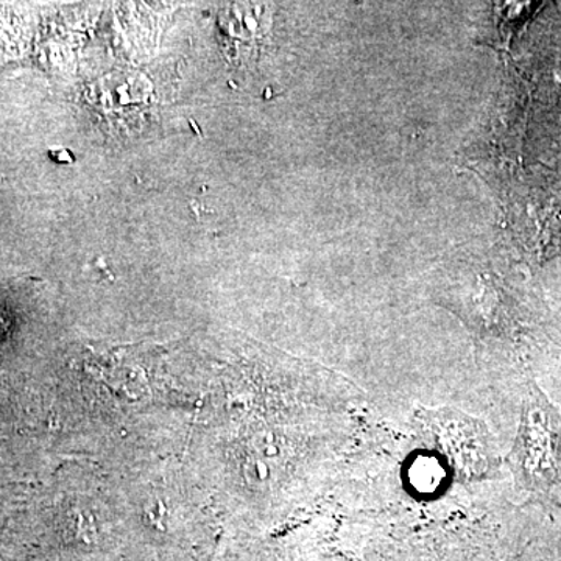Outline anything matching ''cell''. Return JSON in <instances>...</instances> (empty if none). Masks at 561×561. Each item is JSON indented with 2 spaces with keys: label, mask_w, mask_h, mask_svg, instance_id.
I'll use <instances>...</instances> for the list:
<instances>
[{
  "label": "cell",
  "mask_w": 561,
  "mask_h": 561,
  "mask_svg": "<svg viewBox=\"0 0 561 561\" xmlns=\"http://www.w3.org/2000/svg\"><path fill=\"white\" fill-rule=\"evenodd\" d=\"M511 468L516 482L526 490L551 489L561 482V419L535 383L524 398Z\"/></svg>",
  "instance_id": "1"
},
{
  "label": "cell",
  "mask_w": 561,
  "mask_h": 561,
  "mask_svg": "<svg viewBox=\"0 0 561 561\" xmlns=\"http://www.w3.org/2000/svg\"><path fill=\"white\" fill-rule=\"evenodd\" d=\"M416 426L423 443H427L459 481H478L496 470L497 461L489 431L481 421L456 409L421 411Z\"/></svg>",
  "instance_id": "2"
}]
</instances>
